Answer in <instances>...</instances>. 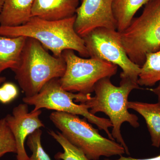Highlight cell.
Masks as SVG:
<instances>
[{
	"mask_svg": "<svg viewBox=\"0 0 160 160\" xmlns=\"http://www.w3.org/2000/svg\"><path fill=\"white\" fill-rule=\"evenodd\" d=\"M76 15L63 19L50 21L32 17L21 26H0V35L9 38L25 37L37 40L56 57H62L66 49H72L83 57H89L83 38L74 29Z\"/></svg>",
	"mask_w": 160,
	"mask_h": 160,
	"instance_id": "obj_1",
	"label": "cell"
},
{
	"mask_svg": "<svg viewBox=\"0 0 160 160\" xmlns=\"http://www.w3.org/2000/svg\"><path fill=\"white\" fill-rule=\"evenodd\" d=\"M42 112L41 109L29 112L28 105L24 103L16 106L11 114L4 118L15 140L17 160H30L25 149V141L29 135L45 126L39 118Z\"/></svg>",
	"mask_w": 160,
	"mask_h": 160,
	"instance_id": "obj_10",
	"label": "cell"
},
{
	"mask_svg": "<svg viewBox=\"0 0 160 160\" xmlns=\"http://www.w3.org/2000/svg\"><path fill=\"white\" fill-rule=\"evenodd\" d=\"M91 97V94L66 91L61 86L59 78H55L46 83L38 94L31 97H25L23 102L34 106L33 111L46 109L82 116L89 122L96 125L100 130H104L109 139L115 141L109 130V127H112L110 120L98 117L89 112L85 102Z\"/></svg>",
	"mask_w": 160,
	"mask_h": 160,
	"instance_id": "obj_6",
	"label": "cell"
},
{
	"mask_svg": "<svg viewBox=\"0 0 160 160\" xmlns=\"http://www.w3.org/2000/svg\"><path fill=\"white\" fill-rule=\"evenodd\" d=\"M66 69L62 56L52 55L37 40L26 38L19 65L13 72L25 97H31L50 80L62 78Z\"/></svg>",
	"mask_w": 160,
	"mask_h": 160,
	"instance_id": "obj_3",
	"label": "cell"
},
{
	"mask_svg": "<svg viewBox=\"0 0 160 160\" xmlns=\"http://www.w3.org/2000/svg\"><path fill=\"white\" fill-rule=\"evenodd\" d=\"M26 37L9 38L0 35V75L6 69L16 70L19 65Z\"/></svg>",
	"mask_w": 160,
	"mask_h": 160,
	"instance_id": "obj_13",
	"label": "cell"
},
{
	"mask_svg": "<svg viewBox=\"0 0 160 160\" xmlns=\"http://www.w3.org/2000/svg\"><path fill=\"white\" fill-rule=\"evenodd\" d=\"M18 95V90L15 84L5 82L0 87V102L9 104L13 101Z\"/></svg>",
	"mask_w": 160,
	"mask_h": 160,
	"instance_id": "obj_20",
	"label": "cell"
},
{
	"mask_svg": "<svg viewBox=\"0 0 160 160\" xmlns=\"http://www.w3.org/2000/svg\"><path fill=\"white\" fill-rule=\"evenodd\" d=\"M80 0H35L32 17L55 21L71 17L76 14Z\"/></svg>",
	"mask_w": 160,
	"mask_h": 160,
	"instance_id": "obj_11",
	"label": "cell"
},
{
	"mask_svg": "<svg viewBox=\"0 0 160 160\" xmlns=\"http://www.w3.org/2000/svg\"><path fill=\"white\" fill-rule=\"evenodd\" d=\"M151 90L152 92H154L155 94H156L158 96V103L160 105V82H159V84L158 86L156 88L152 89Z\"/></svg>",
	"mask_w": 160,
	"mask_h": 160,
	"instance_id": "obj_22",
	"label": "cell"
},
{
	"mask_svg": "<svg viewBox=\"0 0 160 160\" xmlns=\"http://www.w3.org/2000/svg\"><path fill=\"white\" fill-rule=\"evenodd\" d=\"M6 80V78L5 77H2L0 76V85L5 82Z\"/></svg>",
	"mask_w": 160,
	"mask_h": 160,
	"instance_id": "obj_24",
	"label": "cell"
},
{
	"mask_svg": "<svg viewBox=\"0 0 160 160\" xmlns=\"http://www.w3.org/2000/svg\"><path fill=\"white\" fill-rule=\"evenodd\" d=\"M16 143L5 118L0 120V158L9 152L17 153Z\"/></svg>",
	"mask_w": 160,
	"mask_h": 160,
	"instance_id": "obj_18",
	"label": "cell"
},
{
	"mask_svg": "<svg viewBox=\"0 0 160 160\" xmlns=\"http://www.w3.org/2000/svg\"><path fill=\"white\" fill-rule=\"evenodd\" d=\"M49 118L66 139L82 150L89 160H99L101 157L121 156L126 153L121 144L103 137L85 118L54 111Z\"/></svg>",
	"mask_w": 160,
	"mask_h": 160,
	"instance_id": "obj_4",
	"label": "cell"
},
{
	"mask_svg": "<svg viewBox=\"0 0 160 160\" xmlns=\"http://www.w3.org/2000/svg\"><path fill=\"white\" fill-rule=\"evenodd\" d=\"M160 82V49L146 55L138 83L139 86H152Z\"/></svg>",
	"mask_w": 160,
	"mask_h": 160,
	"instance_id": "obj_16",
	"label": "cell"
},
{
	"mask_svg": "<svg viewBox=\"0 0 160 160\" xmlns=\"http://www.w3.org/2000/svg\"><path fill=\"white\" fill-rule=\"evenodd\" d=\"M120 36L128 57L141 67L147 53L160 49V0L147 3L142 14L133 18Z\"/></svg>",
	"mask_w": 160,
	"mask_h": 160,
	"instance_id": "obj_5",
	"label": "cell"
},
{
	"mask_svg": "<svg viewBox=\"0 0 160 160\" xmlns=\"http://www.w3.org/2000/svg\"><path fill=\"white\" fill-rule=\"evenodd\" d=\"M120 157L118 159L114 160H160V153L157 156L154 157L147 158H133L128 157H125L123 156V155L120 156ZM105 160H111L108 159H105Z\"/></svg>",
	"mask_w": 160,
	"mask_h": 160,
	"instance_id": "obj_21",
	"label": "cell"
},
{
	"mask_svg": "<svg viewBox=\"0 0 160 160\" xmlns=\"http://www.w3.org/2000/svg\"><path fill=\"white\" fill-rule=\"evenodd\" d=\"M82 38L89 57L117 65L122 70L121 78L129 79L138 83L141 67L128 57L120 32L114 29L98 28Z\"/></svg>",
	"mask_w": 160,
	"mask_h": 160,
	"instance_id": "obj_8",
	"label": "cell"
},
{
	"mask_svg": "<svg viewBox=\"0 0 160 160\" xmlns=\"http://www.w3.org/2000/svg\"><path fill=\"white\" fill-rule=\"evenodd\" d=\"M128 109H133L143 117L151 136L152 145L160 147V105L138 102H128Z\"/></svg>",
	"mask_w": 160,
	"mask_h": 160,
	"instance_id": "obj_14",
	"label": "cell"
},
{
	"mask_svg": "<svg viewBox=\"0 0 160 160\" xmlns=\"http://www.w3.org/2000/svg\"><path fill=\"white\" fill-rule=\"evenodd\" d=\"M6 1V0H0V12L2 9L3 6H4V3Z\"/></svg>",
	"mask_w": 160,
	"mask_h": 160,
	"instance_id": "obj_23",
	"label": "cell"
},
{
	"mask_svg": "<svg viewBox=\"0 0 160 160\" xmlns=\"http://www.w3.org/2000/svg\"><path fill=\"white\" fill-rule=\"evenodd\" d=\"M49 134L52 137L63 149V152H58L54 158L58 160H90L82 150L73 146L59 132L49 131Z\"/></svg>",
	"mask_w": 160,
	"mask_h": 160,
	"instance_id": "obj_17",
	"label": "cell"
},
{
	"mask_svg": "<svg viewBox=\"0 0 160 160\" xmlns=\"http://www.w3.org/2000/svg\"><path fill=\"white\" fill-rule=\"evenodd\" d=\"M66 69L59 82L67 91L91 94L94 86L103 78H111L116 74L117 65L99 59H85L78 56L72 49L64 50L62 55Z\"/></svg>",
	"mask_w": 160,
	"mask_h": 160,
	"instance_id": "obj_7",
	"label": "cell"
},
{
	"mask_svg": "<svg viewBox=\"0 0 160 160\" xmlns=\"http://www.w3.org/2000/svg\"><path fill=\"white\" fill-rule=\"evenodd\" d=\"M35 0H6L0 12V26L15 27L31 18Z\"/></svg>",
	"mask_w": 160,
	"mask_h": 160,
	"instance_id": "obj_12",
	"label": "cell"
},
{
	"mask_svg": "<svg viewBox=\"0 0 160 160\" xmlns=\"http://www.w3.org/2000/svg\"><path fill=\"white\" fill-rule=\"evenodd\" d=\"M110 78H103L96 84L95 96L85 102L93 115L102 112L108 116L112 125L111 134L114 140L124 147L126 154L130 155L129 148L121 133V126L125 122L137 128L138 118L128 111V98L134 89H141L137 82L127 78H121L120 86L111 82Z\"/></svg>",
	"mask_w": 160,
	"mask_h": 160,
	"instance_id": "obj_2",
	"label": "cell"
},
{
	"mask_svg": "<svg viewBox=\"0 0 160 160\" xmlns=\"http://www.w3.org/2000/svg\"><path fill=\"white\" fill-rule=\"evenodd\" d=\"M42 132L38 129L29 135L27 138V145L31 150L32 154L30 160H51L45 152L41 143V136Z\"/></svg>",
	"mask_w": 160,
	"mask_h": 160,
	"instance_id": "obj_19",
	"label": "cell"
},
{
	"mask_svg": "<svg viewBox=\"0 0 160 160\" xmlns=\"http://www.w3.org/2000/svg\"><path fill=\"white\" fill-rule=\"evenodd\" d=\"M76 12L74 29L82 38L98 28L117 29L113 0H80Z\"/></svg>",
	"mask_w": 160,
	"mask_h": 160,
	"instance_id": "obj_9",
	"label": "cell"
},
{
	"mask_svg": "<svg viewBox=\"0 0 160 160\" xmlns=\"http://www.w3.org/2000/svg\"><path fill=\"white\" fill-rule=\"evenodd\" d=\"M151 0H113L112 11L117 30L121 32L129 26L135 14Z\"/></svg>",
	"mask_w": 160,
	"mask_h": 160,
	"instance_id": "obj_15",
	"label": "cell"
}]
</instances>
